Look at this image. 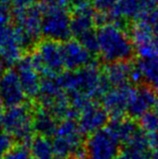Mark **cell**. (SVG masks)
Instances as JSON below:
<instances>
[{"label":"cell","instance_id":"obj_28","mask_svg":"<svg viewBox=\"0 0 158 159\" xmlns=\"http://www.w3.org/2000/svg\"><path fill=\"white\" fill-rule=\"evenodd\" d=\"M36 1H41V0H14L13 4L17 7H25L28 5H31L33 2Z\"/></svg>","mask_w":158,"mask_h":159},{"label":"cell","instance_id":"obj_31","mask_svg":"<svg viewBox=\"0 0 158 159\" xmlns=\"http://www.w3.org/2000/svg\"><path fill=\"white\" fill-rule=\"evenodd\" d=\"M5 70H3V64H2V61H0V79H1V76H2V74L3 72Z\"/></svg>","mask_w":158,"mask_h":159},{"label":"cell","instance_id":"obj_5","mask_svg":"<svg viewBox=\"0 0 158 159\" xmlns=\"http://www.w3.org/2000/svg\"><path fill=\"white\" fill-rule=\"evenodd\" d=\"M83 135L80 125L74 119H63L53 135L52 145L55 155L59 158H69L76 155L83 147Z\"/></svg>","mask_w":158,"mask_h":159},{"label":"cell","instance_id":"obj_12","mask_svg":"<svg viewBox=\"0 0 158 159\" xmlns=\"http://www.w3.org/2000/svg\"><path fill=\"white\" fill-rule=\"evenodd\" d=\"M109 117V113L103 105L91 102L81 111L78 123L84 134H91L106 127Z\"/></svg>","mask_w":158,"mask_h":159},{"label":"cell","instance_id":"obj_23","mask_svg":"<svg viewBox=\"0 0 158 159\" xmlns=\"http://www.w3.org/2000/svg\"><path fill=\"white\" fill-rule=\"evenodd\" d=\"M141 128L147 132H156L158 130V112L150 110L141 117Z\"/></svg>","mask_w":158,"mask_h":159},{"label":"cell","instance_id":"obj_3","mask_svg":"<svg viewBox=\"0 0 158 159\" xmlns=\"http://www.w3.org/2000/svg\"><path fill=\"white\" fill-rule=\"evenodd\" d=\"M14 26L21 37L24 49L38 43L41 34V19L43 14V5L31 4L23 8H16L11 11Z\"/></svg>","mask_w":158,"mask_h":159},{"label":"cell","instance_id":"obj_7","mask_svg":"<svg viewBox=\"0 0 158 159\" xmlns=\"http://www.w3.org/2000/svg\"><path fill=\"white\" fill-rule=\"evenodd\" d=\"M41 34L44 39L56 40L59 43H64L72 39L70 14L68 9L43 7Z\"/></svg>","mask_w":158,"mask_h":159},{"label":"cell","instance_id":"obj_24","mask_svg":"<svg viewBox=\"0 0 158 159\" xmlns=\"http://www.w3.org/2000/svg\"><path fill=\"white\" fill-rule=\"evenodd\" d=\"M14 145V139L7 132L0 131V159H3L4 155Z\"/></svg>","mask_w":158,"mask_h":159},{"label":"cell","instance_id":"obj_8","mask_svg":"<svg viewBox=\"0 0 158 159\" xmlns=\"http://www.w3.org/2000/svg\"><path fill=\"white\" fill-rule=\"evenodd\" d=\"M26 95L16 70H5L0 79V105L9 108L25 101Z\"/></svg>","mask_w":158,"mask_h":159},{"label":"cell","instance_id":"obj_1","mask_svg":"<svg viewBox=\"0 0 158 159\" xmlns=\"http://www.w3.org/2000/svg\"><path fill=\"white\" fill-rule=\"evenodd\" d=\"M98 53L108 64L129 61L134 56L130 36L116 23H103L97 28Z\"/></svg>","mask_w":158,"mask_h":159},{"label":"cell","instance_id":"obj_17","mask_svg":"<svg viewBox=\"0 0 158 159\" xmlns=\"http://www.w3.org/2000/svg\"><path fill=\"white\" fill-rule=\"evenodd\" d=\"M123 155L128 159H149L151 156V141L142 129L137 135L124 144Z\"/></svg>","mask_w":158,"mask_h":159},{"label":"cell","instance_id":"obj_14","mask_svg":"<svg viewBox=\"0 0 158 159\" xmlns=\"http://www.w3.org/2000/svg\"><path fill=\"white\" fill-rule=\"evenodd\" d=\"M156 95L152 88L148 86H139L133 90L131 99L129 101L127 113L133 119L141 118L147 112L152 110L156 104Z\"/></svg>","mask_w":158,"mask_h":159},{"label":"cell","instance_id":"obj_15","mask_svg":"<svg viewBox=\"0 0 158 159\" xmlns=\"http://www.w3.org/2000/svg\"><path fill=\"white\" fill-rule=\"evenodd\" d=\"M104 75L110 86L113 87L129 86L131 81L141 77L138 68L134 69L128 64V61L112 62L104 72Z\"/></svg>","mask_w":158,"mask_h":159},{"label":"cell","instance_id":"obj_6","mask_svg":"<svg viewBox=\"0 0 158 159\" xmlns=\"http://www.w3.org/2000/svg\"><path fill=\"white\" fill-rule=\"evenodd\" d=\"M31 58L41 76L61 75L65 70L61 44L59 41L47 39L38 41L33 49Z\"/></svg>","mask_w":158,"mask_h":159},{"label":"cell","instance_id":"obj_10","mask_svg":"<svg viewBox=\"0 0 158 159\" xmlns=\"http://www.w3.org/2000/svg\"><path fill=\"white\" fill-rule=\"evenodd\" d=\"M15 70L26 97L36 98L39 93L41 75L33 64L31 56H26L16 61Z\"/></svg>","mask_w":158,"mask_h":159},{"label":"cell","instance_id":"obj_30","mask_svg":"<svg viewBox=\"0 0 158 159\" xmlns=\"http://www.w3.org/2000/svg\"><path fill=\"white\" fill-rule=\"evenodd\" d=\"M14 0H0V5L2 6H7L9 3H13Z\"/></svg>","mask_w":158,"mask_h":159},{"label":"cell","instance_id":"obj_27","mask_svg":"<svg viewBox=\"0 0 158 159\" xmlns=\"http://www.w3.org/2000/svg\"><path fill=\"white\" fill-rule=\"evenodd\" d=\"M12 18V12L8 9L7 6L0 5V26L9 23Z\"/></svg>","mask_w":158,"mask_h":159},{"label":"cell","instance_id":"obj_32","mask_svg":"<svg viewBox=\"0 0 158 159\" xmlns=\"http://www.w3.org/2000/svg\"><path fill=\"white\" fill-rule=\"evenodd\" d=\"M115 159H128L125 155H119V156H117Z\"/></svg>","mask_w":158,"mask_h":159},{"label":"cell","instance_id":"obj_25","mask_svg":"<svg viewBox=\"0 0 158 159\" xmlns=\"http://www.w3.org/2000/svg\"><path fill=\"white\" fill-rule=\"evenodd\" d=\"M118 2L119 0H94L93 1L96 10H98L100 13H107L112 11Z\"/></svg>","mask_w":158,"mask_h":159},{"label":"cell","instance_id":"obj_4","mask_svg":"<svg viewBox=\"0 0 158 159\" xmlns=\"http://www.w3.org/2000/svg\"><path fill=\"white\" fill-rule=\"evenodd\" d=\"M121 150L122 143L108 126L89 134L83 146L86 159H115Z\"/></svg>","mask_w":158,"mask_h":159},{"label":"cell","instance_id":"obj_13","mask_svg":"<svg viewBox=\"0 0 158 159\" xmlns=\"http://www.w3.org/2000/svg\"><path fill=\"white\" fill-rule=\"evenodd\" d=\"M132 93L133 89L130 85L113 87L102 96V105L114 118L123 117L124 113L127 112Z\"/></svg>","mask_w":158,"mask_h":159},{"label":"cell","instance_id":"obj_21","mask_svg":"<svg viewBox=\"0 0 158 159\" xmlns=\"http://www.w3.org/2000/svg\"><path fill=\"white\" fill-rule=\"evenodd\" d=\"M145 0H119L112 11L115 12L118 18L126 19L138 16L145 10Z\"/></svg>","mask_w":158,"mask_h":159},{"label":"cell","instance_id":"obj_11","mask_svg":"<svg viewBox=\"0 0 158 159\" xmlns=\"http://www.w3.org/2000/svg\"><path fill=\"white\" fill-rule=\"evenodd\" d=\"M61 44L65 68L69 70H76L92 64L93 57L88 49L78 39H69Z\"/></svg>","mask_w":158,"mask_h":159},{"label":"cell","instance_id":"obj_19","mask_svg":"<svg viewBox=\"0 0 158 159\" xmlns=\"http://www.w3.org/2000/svg\"><path fill=\"white\" fill-rule=\"evenodd\" d=\"M57 119L59 118L51 110L41 107L38 111L34 112V116H33L34 131L43 136H53L60 123L57 122Z\"/></svg>","mask_w":158,"mask_h":159},{"label":"cell","instance_id":"obj_9","mask_svg":"<svg viewBox=\"0 0 158 159\" xmlns=\"http://www.w3.org/2000/svg\"><path fill=\"white\" fill-rule=\"evenodd\" d=\"M24 49L21 37L14 24L0 26V58L7 62H16Z\"/></svg>","mask_w":158,"mask_h":159},{"label":"cell","instance_id":"obj_26","mask_svg":"<svg viewBox=\"0 0 158 159\" xmlns=\"http://www.w3.org/2000/svg\"><path fill=\"white\" fill-rule=\"evenodd\" d=\"M70 4V0H41L44 8H66Z\"/></svg>","mask_w":158,"mask_h":159},{"label":"cell","instance_id":"obj_20","mask_svg":"<svg viewBox=\"0 0 158 159\" xmlns=\"http://www.w3.org/2000/svg\"><path fill=\"white\" fill-rule=\"evenodd\" d=\"M30 150L33 159H52L55 155L52 141L49 137L37 134L30 141Z\"/></svg>","mask_w":158,"mask_h":159},{"label":"cell","instance_id":"obj_2","mask_svg":"<svg viewBox=\"0 0 158 159\" xmlns=\"http://www.w3.org/2000/svg\"><path fill=\"white\" fill-rule=\"evenodd\" d=\"M33 116L32 107L25 103L7 108L2 113L4 131L10 134L18 143L31 141L34 132Z\"/></svg>","mask_w":158,"mask_h":159},{"label":"cell","instance_id":"obj_18","mask_svg":"<svg viewBox=\"0 0 158 159\" xmlns=\"http://www.w3.org/2000/svg\"><path fill=\"white\" fill-rule=\"evenodd\" d=\"M107 126L114 132V134L117 136L123 145L130 141L132 138H134L142 130L141 125L131 117H129V118H123V117L114 118L111 122L108 123Z\"/></svg>","mask_w":158,"mask_h":159},{"label":"cell","instance_id":"obj_22","mask_svg":"<svg viewBox=\"0 0 158 159\" xmlns=\"http://www.w3.org/2000/svg\"><path fill=\"white\" fill-rule=\"evenodd\" d=\"M3 159H33L30 147L25 143L14 144L4 155Z\"/></svg>","mask_w":158,"mask_h":159},{"label":"cell","instance_id":"obj_29","mask_svg":"<svg viewBox=\"0 0 158 159\" xmlns=\"http://www.w3.org/2000/svg\"><path fill=\"white\" fill-rule=\"evenodd\" d=\"M94 0H70V4L74 7H81V6H88L92 3Z\"/></svg>","mask_w":158,"mask_h":159},{"label":"cell","instance_id":"obj_16","mask_svg":"<svg viewBox=\"0 0 158 159\" xmlns=\"http://www.w3.org/2000/svg\"><path fill=\"white\" fill-rule=\"evenodd\" d=\"M97 24V12L88 6L74 7V10L70 14V27L72 35L74 39H79L86 32L95 29Z\"/></svg>","mask_w":158,"mask_h":159}]
</instances>
